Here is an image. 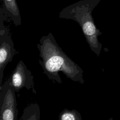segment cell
Masks as SVG:
<instances>
[{
	"instance_id": "cell-3",
	"label": "cell",
	"mask_w": 120,
	"mask_h": 120,
	"mask_svg": "<svg viewBox=\"0 0 120 120\" xmlns=\"http://www.w3.org/2000/svg\"><path fill=\"white\" fill-rule=\"evenodd\" d=\"M7 16L0 10V84L2 85L4 70L7 65L11 62L15 53V49L8 29L4 25Z\"/></svg>"
},
{
	"instance_id": "cell-8",
	"label": "cell",
	"mask_w": 120,
	"mask_h": 120,
	"mask_svg": "<svg viewBox=\"0 0 120 120\" xmlns=\"http://www.w3.org/2000/svg\"><path fill=\"white\" fill-rule=\"evenodd\" d=\"M59 120H82L81 115L75 109L68 110L64 109L61 111L59 116Z\"/></svg>"
},
{
	"instance_id": "cell-5",
	"label": "cell",
	"mask_w": 120,
	"mask_h": 120,
	"mask_svg": "<svg viewBox=\"0 0 120 120\" xmlns=\"http://www.w3.org/2000/svg\"><path fill=\"white\" fill-rule=\"evenodd\" d=\"M8 79L16 92L25 88L28 90L31 89L33 92L36 93L34 88V77L22 60L19 61Z\"/></svg>"
},
{
	"instance_id": "cell-6",
	"label": "cell",
	"mask_w": 120,
	"mask_h": 120,
	"mask_svg": "<svg viewBox=\"0 0 120 120\" xmlns=\"http://www.w3.org/2000/svg\"><path fill=\"white\" fill-rule=\"evenodd\" d=\"M4 5L1 7L5 15L10 18L14 24L19 26L21 24V17L16 0H2Z\"/></svg>"
},
{
	"instance_id": "cell-2",
	"label": "cell",
	"mask_w": 120,
	"mask_h": 120,
	"mask_svg": "<svg viewBox=\"0 0 120 120\" xmlns=\"http://www.w3.org/2000/svg\"><path fill=\"white\" fill-rule=\"evenodd\" d=\"M101 0H81L64 8L60 12L59 17L71 19L80 26L86 42L91 50L99 56L102 44L98 37L102 33L95 24L92 12Z\"/></svg>"
},
{
	"instance_id": "cell-4",
	"label": "cell",
	"mask_w": 120,
	"mask_h": 120,
	"mask_svg": "<svg viewBox=\"0 0 120 120\" xmlns=\"http://www.w3.org/2000/svg\"><path fill=\"white\" fill-rule=\"evenodd\" d=\"M15 90L8 79L0 86V120H16L18 111Z\"/></svg>"
},
{
	"instance_id": "cell-1",
	"label": "cell",
	"mask_w": 120,
	"mask_h": 120,
	"mask_svg": "<svg viewBox=\"0 0 120 120\" xmlns=\"http://www.w3.org/2000/svg\"><path fill=\"white\" fill-rule=\"evenodd\" d=\"M37 46L41 58L39 63L49 79L62 83L59 74L61 71L72 81L84 83L83 71L62 51L52 33L42 37Z\"/></svg>"
},
{
	"instance_id": "cell-7",
	"label": "cell",
	"mask_w": 120,
	"mask_h": 120,
	"mask_svg": "<svg viewBox=\"0 0 120 120\" xmlns=\"http://www.w3.org/2000/svg\"><path fill=\"white\" fill-rule=\"evenodd\" d=\"M40 113L38 105L32 104L25 108L20 120H39L40 119Z\"/></svg>"
}]
</instances>
